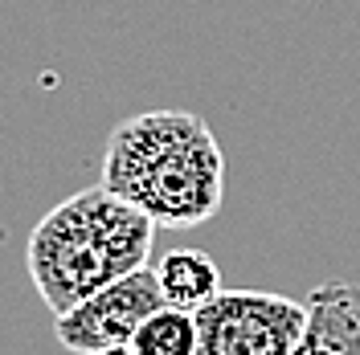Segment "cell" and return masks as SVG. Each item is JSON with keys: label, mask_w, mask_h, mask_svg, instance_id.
I'll return each instance as SVG.
<instances>
[{"label": "cell", "mask_w": 360, "mask_h": 355, "mask_svg": "<svg viewBox=\"0 0 360 355\" xmlns=\"http://www.w3.org/2000/svg\"><path fill=\"white\" fill-rule=\"evenodd\" d=\"M307 323V302L270 290H221L197 311V355H291Z\"/></svg>", "instance_id": "cell-3"}, {"label": "cell", "mask_w": 360, "mask_h": 355, "mask_svg": "<svg viewBox=\"0 0 360 355\" xmlns=\"http://www.w3.org/2000/svg\"><path fill=\"white\" fill-rule=\"evenodd\" d=\"M160 290L168 307H184V311H201L209 298L221 294V269L205 249H172L164 253L156 266Z\"/></svg>", "instance_id": "cell-6"}, {"label": "cell", "mask_w": 360, "mask_h": 355, "mask_svg": "<svg viewBox=\"0 0 360 355\" xmlns=\"http://www.w3.org/2000/svg\"><path fill=\"white\" fill-rule=\"evenodd\" d=\"M164 307V290H160L156 269H131L123 278H115L111 286L94 290L78 307L66 314H53V331L66 351L94 355L107 347L131 343L135 331L143 327V319Z\"/></svg>", "instance_id": "cell-4"}, {"label": "cell", "mask_w": 360, "mask_h": 355, "mask_svg": "<svg viewBox=\"0 0 360 355\" xmlns=\"http://www.w3.org/2000/svg\"><path fill=\"white\" fill-rule=\"evenodd\" d=\"M156 229L160 225L139 204L123 200L107 184L86 188L53 204L29 233V278L49 311L66 314L94 290L148 266Z\"/></svg>", "instance_id": "cell-2"}, {"label": "cell", "mask_w": 360, "mask_h": 355, "mask_svg": "<svg viewBox=\"0 0 360 355\" xmlns=\"http://www.w3.org/2000/svg\"><path fill=\"white\" fill-rule=\"evenodd\" d=\"M201 331H197V311L184 307H160L143 319V327L135 331L131 351L135 355H197Z\"/></svg>", "instance_id": "cell-7"}, {"label": "cell", "mask_w": 360, "mask_h": 355, "mask_svg": "<svg viewBox=\"0 0 360 355\" xmlns=\"http://www.w3.org/2000/svg\"><path fill=\"white\" fill-rule=\"evenodd\" d=\"M103 184L164 229H193L213 221L225 200L221 143L188 111L135 114L107 139Z\"/></svg>", "instance_id": "cell-1"}, {"label": "cell", "mask_w": 360, "mask_h": 355, "mask_svg": "<svg viewBox=\"0 0 360 355\" xmlns=\"http://www.w3.org/2000/svg\"><path fill=\"white\" fill-rule=\"evenodd\" d=\"M307 335L291 355H360V286L323 282L307 294Z\"/></svg>", "instance_id": "cell-5"}, {"label": "cell", "mask_w": 360, "mask_h": 355, "mask_svg": "<svg viewBox=\"0 0 360 355\" xmlns=\"http://www.w3.org/2000/svg\"><path fill=\"white\" fill-rule=\"evenodd\" d=\"M94 355H135L131 343H123V347H107V351H94Z\"/></svg>", "instance_id": "cell-8"}]
</instances>
